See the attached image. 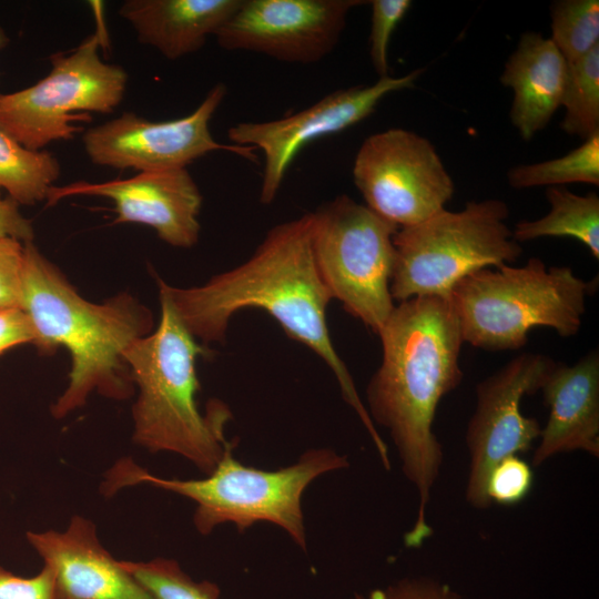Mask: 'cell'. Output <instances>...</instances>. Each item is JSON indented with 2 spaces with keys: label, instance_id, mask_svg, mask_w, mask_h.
I'll return each instance as SVG.
<instances>
[{
  "label": "cell",
  "instance_id": "cell-27",
  "mask_svg": "<svg viewBox=\"0 0 599 599\" xmlns=\"http://www.w3.org/2000/svg\"><path fill=\"white\" fill-rule=\"evenodd\" d=\"M370 6L369 57L379 78H384L389 75L388 47L392 34L409 10L412 1L373 0Z\"/></svg>",
  "mask_w": 599,
  "mask_h": 599
},
{
  "label": "cell",
  "instance_id": "cell-8",
  "mask_svg": "<svg viewBox=\"0 0 599 599\" xmlns=\"http://www.w3.org/2000/svg\"><path fill=\"white\" fill-rule=\"evenodd\" d=\"M312 214V247L333 300L375 334L395 308L390 280L398 226L346 194Z\"/></svg>",
  "mask_w": 599,
  "mask_h": 599
},
{
  "label": "cell",
  "instance_id": "cell-12",
  "mask_svg": "<svg viewBox=\"0 0 599 599\" xmlns=\"http://www.w3.org/2000/svg\"><path fill=\"white\" fill-rule=\"evenodd\" d=\"M226 91L225 84L216 83L192 113L180 119L151 121L124 112L87 130L82 136L84 151L97 165L139 172L183 169L221 150L255 162L254 148L220 143L211 134V119Z\"/></svg>",
  "mask_w": 599,
  "mask_h": 599
},
{
  "label": "cell",
  "instance_id": "cell-29",
  "mask_svg": "<svg viewBox=\"0 0 599 599\" xmlns=\"http://www.w3.org/2000/svg\"><path fill=\"white\" fill-rule=\"evenodd\" d=\"M354 599H461L448 585L429 578H405Z\"/></svg>",
  "mask_w": 599,
  "mask_h": 599
},
{
  "label": "cell",
  "instance_id": "cell-9",
  "mask_svg": "<svg viewBox=\"0 0 599 599\" xmlns=\"http://www.w3.org/2000/svg\"><path fill=\"white\" fill-rule=\"evenodd\" d=\"M98 30L70 52L50 57V72L34 84L0 94V129L32 151L73 138L90 112L111 113L123 100L128 73L99 55Z\"/></svg>",
  "mask_w": 599,
  "mask_h": 599
},
{
  "label": "cell",
  "instance_id": "cell-11",
  "mask_svg": "<svg viewBox=\"0 0 599 599\" xmlns=\"http://www.w3.org/2000/svg\"><path fill=\"white\" fill-rule=\"evenodd\" d=\"M556 363L541 353H521L477 384L476 408L466 430V499L470 506L490 507L486 483L491 467L502 458L529 451L539 438V422L525 416L520 403L541 389Z\"/></svg>",
  "mask_w": 599,
  "mask_h": 599
},
{
  "label": "cell",
  "instance_id": "cell-32",
  "mask_svg": "<svg viewBox=\"0 0 599 599\" xmlns=\"http://www.w3.org/2000/svg\"><path fill=\"white\" fill-rule=\"evenodd\" d=\"M11 237L30 243L34 237L33 226L19 211V204L10 197H0V238Z\"/></svg>",
  "mask_w": 599,
  "mask_h": 599
},
{
  "label": "cell",
  "instance_id": "cell-23",
  "mask_svg": "<svg viewBox=\"0 0 599 599\" xmlns=\"http://www.w3.org/2000/svg\"><path fill=\"white\" fill-rule=\"evenodd\" d=\"M565 132L585 140L599 133V44L572 64L561 100Z\"/></svg>",
  "mask_w": 599,
  "mask_h": 599
},
{
  "label": "cell",
  "instance_id": "cell-28",
  "mask_svg": "<svg viewBox=\"0 0 599 599\" xmlns=\"http://www.w3.org/2000/svg\"><path fill=\"white\" fill-rule=\"evenodd\" d=\"M23 256L24 243L0 238V308H21Z\"/></svg>",
  "mask_w": 599,
  "mask_h": 599
},
{
  "label": "cell",
  "instance_id": "cell-15",
  "mask_svg": "<svg viewBox=\"0 0 599 599\" xmlns=\"http://www.w3.org/2000/svg\"><path fill=\"white\" fill-rule=\"evenodd\" d=\"M77 195L110 199L116 213L113 223L150 226L172 246L187 248L199 241L203 197L186 167L139 172L128 179L101 183L78 181L53 185L45 201L53 205Z\"/></svg>",
  "mask_w": 599,
  "mask_h": 599
},
{
  "label": "cell",
  "instance_id": "cell-17",
  "mask_svg": "<svg viewBox=\"0 0 599 599\" xmlns=\"http://www.w3.org/2000/svg\"><path fill=\"white\" fill-rule=\"evenodd\" d=\"M549 407L532 465L562 453L582 450L599 457V352L592 349L573 365L557 362L541 389Z\"/></svg>",
  "mask_w": 599,
  "mask_h": 599
},
{
  "label": "cell",
  "instance_id": "cell-19",
  "mask_svg": "<svg viewBox=\"0 0 599 599\" xmlns=\"http://www.w3.org/2000/svg\"><path fill=\"white\" fill-rule=\"evenodd\" d=\"M241 0H126L119 16L141 43L176 60L200 50L238 8Z\"/></svg>",
  "mask_w": 599,
  "mask_h": 599
},
{
  "label": "cell",
  "instance_id": "cell-25",
  "mask_svg": "<svg viewBox=\"0 0 599 599\" xmlns=\"http://www.w3.org/2000/svg\"><path fill=\"white\" fill-rule=\"evenodd\" d=\"M121 561L154 599L219 598L220 591L215 585L192 580L174 560L155 558L150 561Z\"/></svg>",
  "mask_w": 599,
  "mask_h": 599
},
{
  "label": "cell",
  "instance_id": "cell-20",
  "mask_svg": "<svg viewBox=\"0 0 599 599\" xmlns=\"http://www.w3.org/2000/svg\"><path fill=\"white\" fill-rule=\"evenodd\" d=\"M550 211L534 221H520L512 232L514 240L527 242L540 237H572L599 258V197L596 193L578 195L564 186L546 191Z\"/></svg>",
  "mask_w": 599,
  "mask_h": 599
},
{
  "label": "cell",
  "instance_id": "cell-16",
  "mask_svg": "<svg viewBox=\"0 0 599 599\" xmlns=\"http://www.w3.org/2000/svg\"><path fill=\"white\" fill-rule=\"evenodd\" d=\"M27 538L53 570L58 599H154L100 544L87 518L73 516L64 531H29Z\"/></svg>",
  "mask_w": 599,
  "mask_h": 599
},
{
  "label": "cell",
  "instance_id": "cell-18",
  "mask_svg": "<svg viewBox=\"0 0 599 599\" xmlns=\"http://www.w3.org/2000/svg\"><path fill=\"white\" fill-rule=\"evenodd\" d=\"M567 78L568 64L550 38L521 34L500 81L514 92L510 119L524 140L542 130L561 105Z\"/></svg>",
  "mask_w": 599,
  "mask_h": 599
},
{
  "label": "cell",
  "instance_id": "cell-13",
  "mask_svg": "<svg viewBox=\"0 0 599 599\" xmlns=\"http://www.w3.org/2000/svg\"><path fill=\"white\" fill-rule=\"evenodd\" d=\"M424 72L416 69L402 77L379 78L370 85L334 91L311 106L285 118L263 122H240L227 130L236 145L264 153L260 201L271 204L296 154L309 142L341 132L369 116L389 93L407 89Z\"/></svg>",
  "mask_w": 599,
  "mask_h": 599
},
{
  "label": "cell",
  "instance_id": "cell-22",
  "mask_svg": "<svg viewBox=\"0 0 599 599\" xmlns=\"http://www.w3.org/2000/svg\"><path fill=\"white\" fill-rule=\"evenodd\" d=\"M507 179L515 189L561 186L569 183L599 185V133L564 156L514 166Z\"/></svg>",
  "mask_w": 599,
  "mask_h": 599
},
{
  "label": "cell",
  "instance_id": "cell-21",
  "mask_svg": "<svg viewBox=\"0 0 599 599\" xmlns=\"http://www.w3.org/2000/svg\"><path fill=\"white\" fill-rule=\"evenodd\" d=\"M60 172L52 153L29 150L0 129V191L11 200L24 205L47 200Z\"/></svg>",
  "mask_w": 599,
  "mask_h": 599
},
{
  "label": "cell",
  "instance_id": "cell-1",
  "mask_svg": "<svg viewBox=\"0 0 599 599\" xmlns=\"http://www.w3.org/2000/svg\"><path fill=\"white\" fill-rule=\"evenodd\" d=\"M159 290L190 334L205 344L224 342L236 313L265 311L290 338L308 347L329 367L382 464H389L387 445L331 339L326 311L333 298L315 263L311 213L272 227L247 261L203 285L179 288L159 280Z\"/></svg>",
  "mask_w": 599,
  "mask_h": 599
},
{
  "label": "cell",
  "instance_id": "cell-26",
  "mask_svg": "<svg viewBox=\"0 0 599 599\" xmlns=\"http://www.w3.org/2000/svg\"><path fill=\"white\" fill-rule=\"evenodd\" d=\"M534 484L531 466L518 455L496 463L487 477L486 494L490 502L514 506L522 501Z\"/></svg>",
  "mask_w": 599,
  "mask_h": 599
},
{
  "label": "cell",
  "instance_id": "cell-30",
  "mask_svg": "<svg viewBox=\"0 0 599 599\" xmlns=\"http://www.w3.org/2000/svg\"><path fill=\"white\" fill-rule=\"evenodd\" d=\"M0 599H58L53 570L44 565L38 575L23 578L0 566Z\"/></svg>",
  "mask_w": 599,
  "mask_h": 599
},
{
  "label": "cell",
  "instance_id": "cell-3",
  "mask_svg": "<svg viewBox=\"0 0 599 599\" xmlns=\"http://www.w3.org/2000/svg\"><path fill=\"white\" fill-rule=\"evenodd\" d=\"M21 308L37 332L40 353L63 346L71 355L68 387L51 407L55 418L83 406L92 392L120 400L132 396L123 353L152 331L148 307L128 293L103 304L88 302L30 242L24 243Z\"/></svg>",
  "mask_w": 599,
  "mask_h": 599
},
{
  "label": "cell",
  "instance_id": "cell-4",
  "mask_svg": "<svg viewBox=\"0 0 599 599\" xmlns=\"http://www.w3.org/2000/svg\"><path fill=\"white\" fill-rule=\"evenodd\" d=\"M161 316L155 332L132 342L123 356L139 396L133 406V439L150 451H171L209 475L227 440L230 408L211 400L203 415L197 407L196 359L210 353L182 324L160 293Z\"/></svg>",
  "mask_w": 599,
  "mask_h": 599
},
{
  "label": "cell",
  "instance_id": "cell-33",
  "mask_svg": "<svg viewBox=\"0 0 599 599\" xmlns=\"http://www.w3.org/2000/svg\"><path fill=\"white\" fill-rule=\"evenodd\" d=\"M9 42H10L9 35L0 26V50L4 49L9 44Z\"/></svg>",
  "mask_w": 599,
  "mask_h": 599
},
{
  "label": "cell",
  "instance_id": "cell-5",
  "mask_svg": "<svg viewBox=\"0 0 599 599\" xmlns=\"http://www.w3.org/2000/svg\"><path fill=\"white\" fill-rule=\"evenodd\" d=\"M235 445L226 443L216 467L202 479L161 478L131 459H121L108 471L102 490L113 495L121 488L148 483L193 500L194 526L202 535L225 522L242 532L258 521H267L283 528L305 550L303 493L318 476L346 468L347 458L332 449H311L293 465L263 470L236 460Z\"/></svg>",
  "mask_w": 599,
  "mask_h": 599
},
{
  "label": "cell",
  "instance_id": "cell-2",
  "mask_svg": "<svg viewBox=\"0 0 599 599\" xmlns=\"http://www.w3.org/2000/svg\"><path fill=\"white\" fill-rule=\"evenodd\" d=\"M378 336L382 362L366 388V409L388 432L417 491L416 518L404 536L416 549L433 535L427 509L444 458L433 425L440 399L463 380L464 341L449 298L437 296L395 305Z\"/></svg>",
  "mask_w": 599,
  "mask_h": 599
},
{
  "label": "cell",
  "instance_id": "cell-24",
  "mask_svg": "<svg viewBox=\"0 0 599 599\" xmlns=\"http://www.w3.org/2000/svg\"><path fill=\"white\" fill-rule=\"evenodd\" d=\"M550 40L567 64H572L599 44V1L559 0L550 7Z\"/></svg>",
  "mask_w": 599,
  "mask_h": 599
},
{
  "label": "cell",
  "instance_id": "cell-14",
  "mask_svg": "<svg viewBox=\"0 0 599 599\" xmlns=\"http://www.w3.org/2000/svg\"><path fill=\"white\" fill-rule=\"evenodd\" d=\"M363 0H241L215 34L219 47L291 63H315L336 47Z\"/></svg>",
  "mask_w": 599,
  "mask_h": 599
},
{
  "label": "cell",
  "instance_id": "cell-10",
  "mask_svg": "<svg viewBox=\"0 0 599 599\" xmlns=\"http://www.w3.org/2000/svg\"><path fill=\"white\" fill-rule=\"evenodd\" d=\"M353 180L366 206L398 227L445 209L455 191L434 145L400 128L364 140L354 160Z\"/></svg>",
  "mask_w": 599,
  "mask_h": 599
},
{
  "label": "cell",
  "instance_id": "cell-7",
  "mask_svg": "<svg viewBox=\"0 0 599 599\" xmlns=\"http://www.w3.org/2000/svg\"><path fill=\"white\" fill-rule=\"evenodd\" d=\"M508 216L504 201L487 199L469 201L458 212L443 209L417 224L399 227L393 240V300L449 298L464 277L516 262L522 248L506 224Z\"/></svg>",
  "mask_w": 599,
  "mask_h": 599
},
{
  "label": "cell",
  "instance_id": "cell-6",
  "mask_svg": "<svg viewBox=\"0 0 599 599\" xmlns=\"http://www.w3.org/2000/svg\"><path fill=\"white\" fill-rule=\"evenodd\" d=\"M597 283L577 276L569 266L547 267L531 257L520 267L504 264L464 277L449 301L464 343L491 352L516 351L536 327L551 328L565 338L577 335Z\"/></svg>",
  "mask_w": 599,
  "mask_h": 599
},
{
  "label": "cell",
  "instance_id": "cell-31",
  "mask_svg": "<svg viewBox=\"0 0 599 599\" xmlns=\"http://www.w3.org/2000/svg\"><path fill=\"white\" fill-rule=\"evenodd\" d=\"M37 339L33 324L22 308H0V355L21 344L35 345Z\"/></svg>",
  "mask_w": 599,
  "mask_h": 599
}]
</instances>
